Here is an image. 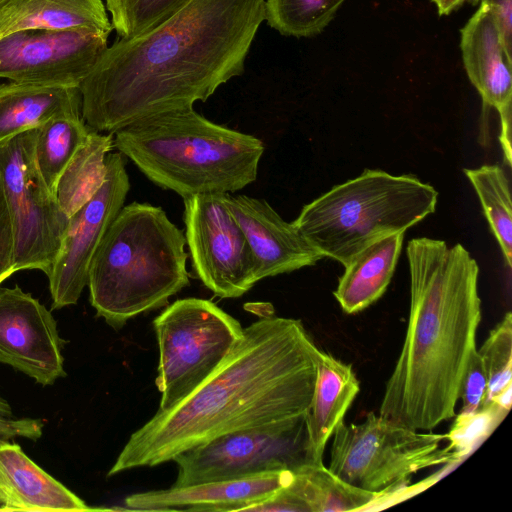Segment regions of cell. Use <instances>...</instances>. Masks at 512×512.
I'll return each mask as SVG.
<instances>
[{
  "label": "cell",
  "mask_w": 512,
  "mask_h": 512,
  "mask_svg": "<svg viewBox=\"0 0 512 512\" xmlns=\"http://www.w3.org/2000/svg\"><path fill=\"white\" fill-rule=\"evenodd\" d=\"M228 194L184 198V236L201 282L220 298H237L257 280L249 245L227 205Z\"/></svg>",
  "instance_id": "8fae6325"
},
{
  "label": "cell",
  "mask_w": 512,
  "mask_h": 512,
  "mask_svg": "<svg viewBox=\"0 0 512 512\" xmlns=\"http://www.w3.org/2000/svg\"><path fill=\"white\" fill-rule=\"evenodd\" d=\"M488 377L483 361L474 350L469 358L462 378L459 399L462 401L461 413L475 412L487 401Z\"/></svg>",
  "instance_id": "4dcf8cb0"
},
{
  "label": "cell",
  "mask_w": 512,
  "mask_h": 512,
  "mask_svg": "<svg viewBox=\"0 0 512 512\" xmlns=\"http://www.w3.org/2000/svg\"><path fill=\"white\" fill-rule=\"evenodd\" d=\"M121 153L107 156V175L97 193L68 222L60 251L48 274L52 308L76 304L88 282L93 255L106 230L124 206L130 188Z\"/></svg>",
  "instance_id": "4fadbf2b"
},
{
  "label": "cell",
  "mask_w": 512,
  "mask_h": 512,
  "mask_svg": "<svg viewBox=\"0 0 512 512\" xmlns=\"http://www.w3.org/2000/svg\"><path fill=\"white\" fill-rule=\"evenodd\" d=\"M478 353L488 377L486 403L512 385V315L507 312L490 332Z\"/></svg>",
  "instance_id": "f1b7e54d"
},
{
  "label": "cell",
  "mask_w": 512,
  "mask_h": 512,
  "mask_svg": "<svg viewBox=\"0 0 512 512\" xmlns=\"http://www.w3.org/2000/svg\"><path fill=\"white\" fill-rule=\"evenodd\" d=\"M319 349L297 319L267 314L187 398L131 434L108 476L155 467L216 437L305 416Z\"/></svg>",
  "instance_id": "7a4b0ae2"
},
{
  "label": "cell",
  "mask_w": 512,
  "mask_h": 512,
  "mask_svg": "<svg viewBox=\"0 0 512 512\" xmlns=\"http://www.w3.org/2000/svg\"><path fill=\"white\" fill-rule=\"evenodd\" d=\"M113 147V134L91 129L61 173L55 189L59 207L70 218L101 188L107 175V156Z\"/></svg>",
  "instance_id": "cb8c5ba5"
},
{
  "label": "cell",
  "mask_w": 512,
  "mask_h": 512,
  "mask_svg": "<svg viewBox=\"0 0 512 512\" xmlns=\"http://www.w3.org/2000/svg\"><path fill=\"white\" fill-rule=\"evenodd\" d=\"M14 272L16 271L13 228L0 179V284Z\"/></svg>",
  "instance_id": "d6a6232c"
},
{
  "label": "cell",
  "mask_w": 512,
  "mask_h": 512,
  "mask_svg": "<svg viewBox=\"0 0 512 512\" xmlns=\"http://www.w3.org/2000/svg\"><path fill=\"white\" fill-rule=\"evenodd\" d=\"M410 315L379 414L419 431L456 415L481 321L479 266L457 243L428 237L407 246Z\"/></svg>",
  "instance_id": "3957f363"
},
{
  "label": "cell",
  "mask_w": 512,
  "mask_h": 512,
  "mask_svg": "<svg viewBox=\"0 0 512 512\" xmlns=\"http://www.w3.org/2000/svg\"><path fill=\"white\" fill-rule=\"evenodd\" d=\"M227 205L251 250L257 282L313 266L323 258L294 224L282 219L264 199L229 193Z\"/></svg>",
  "instance_id": "2e32d148"
},
{
  "label": "cell",
  "mask_w": 512,
  "mask_h": 512,
  "mask_svg": "<svg viewBox=\"0 0 512 512\" xmlns=\"http://www.w3.org/2000/svg\"><path fill=\"white\" fill-rule=\"evenodd\" d=\"M359 390L352 366L319 350L313 395L305 418L311 463L323 462L327 441L343 422Z\"/></svg>",
  "instance_id": "ffe728a7"
},
{
  "label": "cell",
  "mask_w": 512,
  "mask_h": 512,
  "mask_svg": "<svg viewBox=\"0 0 512 512\" xmlns=\"http://www.w3.org/2000/svg\"><path fill=\"white\" fill-rule=\"evenodd\" d=\"M113 135L119 153L183 199L243 189L256 180L264 152L259 138L216 124L193 107L143 118Z\"/></svg>",
  "instance_id": "277c9868"
},
{
  "label": "cell",
  "mask_w": 512,
  "mask_h": 512,
  "mask_svg": "<svg viewBox=\"0 0 512 512\" xmlns=\"http://www.w3.org/2000/svg\"><path fill=\"white\" fill-rule=\"evenodd\" d=\"M110 33L31 29L0 37V78L79 87L108 47Z\"/></svg>",
  "instance_id": "7c38bea8"
},
{
  "label": "cell",
  "mask_w": 512,
  "mask_h": 512,
  "mask_svg": "<svg viewBox=\"0 0 512 512\" xmlns=\"http://www.w3.org/2000/svg\"><path fill=\"white\" fill-rule=\"evenodd\" d=\"M333 435L328 468L370 492L397 491L422 469L461 460L439 449L444 434L419 432L374 412L360 424L341 422Z\"/></svg>",
  "instance_id": "52a82bcc"
},
{
  "label": "cell",
  "mask_w": 512,
  "mask_h": 512,
  "mask_svg": "<svg viewBox=\"0 0 512 512\" xmlns=\"http://www.w3.org/2000/svg\"><path fill=\"white\" fill-rule=\"evenodd\" d=\"M346 0H265V21L284 36L320 34Z\"/></svg>",
  "instance_id": "4316f807"
},
{
  "label": "cell",
  "mask_w": 512,
  "mask_h": 512,
  "mask_svg": "<svg viewBox=\"0 0 512 512\" xmlns=\"http://www.w3.org/2000/svg\"><path fill=\"white\" fill-rule=\"evenodd\" d=\"M265 0H189L151 30L120 38L79 85L81 114L97 132L205 102L243 74L265 21Z\"/></svg>",
  "instance_id": "6da1fadb"
},
{
  "label": "cell",
  "mask_w": 512,
  "mask_h": 512,
  "mask_svg": "<svg viewBox=\"0 0 512 512\" xmlns=\"http://www.w3.org/2000/svg\"><path fill=\"white\" fill-rule=\"evenodd\" d=\"M33 462L16 443L0 440V511H95Z\"/></svg>",
  "instance_id": "d6986e66"
},
{
  "label": "cell",
  "mask_w": 512,
  "mask_h": 512,
  "mask_svg": "<svg viewBox=\"0 0 512 512\" xmlns=\"http://www.w3.org/2000/svg\"><path fill=\"white\" fill-rule=\"evenodd\" d=\"M293 477L292 470L209 481L193 485L135 493L124 500L134 511H247L282 487Z\"/></svg>",
  "instance_id": "e0dca14e"
},
{
  "label": "cell",
  "mask_w": 512,
  "mask_h": 512,
  "mask_svg": "<svg viewBox=\"0 0 512 512\" xmlns=\"http://www.w3.org/2000/svg\"><path fill=\"white\" fill-rule=\"evenodd\" d=\"M291 482L247 511H364L384 493L370 492L344 481L322 463H304L292 470Z\"/></svg>",
  "instance_id": "ac0fdd59"
},
{
  "label": "cell",
  "mask_w": 512,
  "mask_h": 512,
  "mask_svg": "<svg viewBox=\"0 0 512 512\" xmlns=\"http://www.w3.org/2000/svg\"><path fill=\"white\" fill-rule=\"evenodd\" d=\"M160 359L156 386L166 411L194 392L225 360L243 328L210 300L173 302L153 322Z\"/></svg>",
  "instance_id": "ba28073f"
},
{
  "label": "cell",
  "mask_w": 512,
  "mask_h": 512,
  "mask_svg": "<svg viewBox=\"0 0 512 512\" xmlns=\"http://www.w3.org/2000/svg\"><path fill=\"white\" fill-rule=\"evenodd\" d=\"M79 87L12 82L0 84V144L38 129L52 118L81 114Z\"/></svg>",
  "instance_id": "44dd1931"
},
{
  "label": "cell",
  "mask_w": 512,
  "mask_h": 512,
  "mask_svg": "<svg viewBox=\"0 0 512 512\" xmlns=\"http://www.w3.org/2000/svg\"><path fill=\"white\" fill-rule=\"evenodd\" d=\"M437 7L438 14L443 15H449L454 10L458 9L461 5H463L465 2H468L470 4H477L479 3V0H431Z\"/></svg>",
  "instance_id": "e575fe53"
},
{
  "label": "cell",
  "mask_w": 512,
  "mask_h": 512,
  "mask_svg": "<svg viewBox=\"0 0 512 512\" xmlns=\"http://www.w3.org/2000/svg\"><path fill=\"white\" fill-rule=\"evenodd\" d=\"M464 173L481 203L489 227L501 249L507 267H512V204L510 182L497 164L466 168Z\"/></svg>",
  "instance_id": "484cf974"
},
{
  "label": "cell",
  "mask_w": 512,
  "mask_h": 512,
  "mask_svg": "<svg viewBox=\"0 0 512 512\" xmlns=\"http://www.w3.org/2000/svg\"><path fill=\"white\" fill-rule=\"evenodd\" d=\"M31 29L113 30L103 0H0V37Z\"/></svg>",
  "instance_id": "7402d4cb"
},
{
  "label": "cell",
  "mask_w": 512,
  "mask_h": 512,
  "mask_svg": "<svg viewBox=\"0 0 512 512\" xmlns=\"http://www.w3.org/2000/svg\"><path fill=\"white\" fill-rule=\"evenodd\" d=\"M36 135L37 129L30 130L0 144V179L13 228L15 271L48 276L69 218L37 168Z\"/></svg>",
  "instance_id": "9c48e42d"
},
{
  "label": "cell",
  "mask_w": 512,
  "mask_h": 512,
  "mask_svg": "<svg viewBox=\"0 0 512 512\" xmlns=\"http://www.w3.org/2000/svg\"><path fill=\"white\" fill-rule=\"evenodd\" d=\"M405 232L381 237L344 266L334 297L347 314L363 311L386 291L401 253Z\"/></svg>",
  "instance_id": "603a6c76"
},
{
  "label": "cell",
  "mask_w": 512,
  "mask_h": 512,
  "mask_svg": "<svg viewBox=\"0 0 512 512\" xmlns=\"http://www.w3.org/2000/svg\"><path fill=\"white\" fill-rule=\"evenodd\" d=\"M183 232L158 206H123L98 245L88 272L90 302L115 329L158 309L189 285Z\"/></svg>",
  "instance_id": "5b68a950"
},
{
  "label": "cell",
  "mask_w": 512,
  "mask_h": 512,
  "mask_svg": "<svg viewBox=\"0 0 512 512\" xmlns=\"http://www.w3.org/2000/svg\"><path fill=\"white\" fill-rule=\"evenodd\" d=\"M43 426L40 419L14 417L8 402L0 397V440L18 437L37 440L42 435Z\"/></svg>",
  "instance_id": "1f68e13d"
},
{
  "label": "cell",
  "mask_w": 512,
  "mask_h": 512,
  "mask_svg": "<svg viewBox=\"0 0 512 512\" xmlns=\"http://www.w3.org/2000/svg\"><path fill=\"white\" fill-rule=\"evenodd\" d=\"M90 131L82 114L58 116L37 129L34 147L36 165L54 196L61 173L84 144Z\"/></svg>",
  "instance_id": "d4e9b609"
},
{
  "label": "cell",
  "mask_w": 512,
  "mask_h": 512,
  "mask_svg": "<svg viewBox=\"0 0 512 512\" xmlns=\"http://www.w3.org/2000/svg\"><path fill=\"white\" fill-rule=\"evenodd\" d=\"M437 200L415 176L366 169L306 204L292 223L323 258L346 266L373 241L424 220Z\"/></svg>",
  "instance_id": "8992f818"
},
{
  "label": "cell",
  "mask_w": 512,
  "mask_h": 512,
  "mask_svg": "<svg viewBox=\"0 0 512 512\" xmlns=\"http://www.w3.org/2000/svg\"><path fill=\"white\" fill-rule=\"evenodd\" d=\"M464 68L480 94L483 107L497 110L499 142L504 163L511 166L512 60L507 56L496 22L489 9L480 7L461 29Z\"/></svg>",
  "instance_id": "9a60e30c"
},
{
  "label": "cell",
  "mask_w": 512,
  "mask_h": 512,
  "mask_svg": "<svg viewBox=\"0 0 512 512\" xmlns=\"http://www.w3.org/2000/svg\"><path fill=\"white\" fill-rule=\"evenodd\" d=\"M63 340L51 312L19 286H0V363L51 385L65 377Z\"/></svg>",
  "instance_id": "5bb4252c"
},
{
  "label": "cell",
  "mask_w": 512,
  "mask_h": 512,
  "mask_svg": "<svg viewBox=\"0 0 512 512\" xmlns=\"http://www.w3.org/2000/svg\"><path fill=\"white\" fill-rule=\"evenodd\" d=\"M508 411L489 401L471 413H459L450 430L444 434L449 441L447 450L462 460L504 419Z\"/></svg>",
  "instance_id": "f546056e"
},
{
  "label": "cell",
  "mask_w": 512,
  "mask_h": 512,
  "mask_svg": "<svg viewBox=\"0 0 512 512\" xmlns=\"http://www.w3.org/2000/svg\"><path fill=\"white\" fill-rule=\"evenodd\" d=\"M491 12L507 56L512 60V0H479Z\"/></svg>",
  "instance_id": "836d02e7"
},
{
  "label": "cell",
  "mask_w": 512,
  "mask_h": 512,
  "mask_svg": "<svg viewBox=\"0 0 512 512\" xmlns=\"http://www.w3.org/2000/svg\"><path fill=\"white\" fill-rule=\"evenodd\" d=\"M512 385L507 386L505 389L496 394L489 401L496 404L498 407L509 411L512 403ZM488 401V402H489Z\"/></svg>",
  "instance_id": "d590c367"
},
{
  "label": "cell",
  "mask_w": 512,
  "mask_h": 512,
  "mask_svg": "<svg viewBox=\"0 0 512 512\" xmlns=\"http://www.w3.org/2000/svg\"><path fill=\"white\" fill-rule=\"evenodd\" d=\"M305 416L216 437L177 455L172 486L243 478L309 463Z\"/></svg>",
  "instance_id": "30bf717a"
},
{
  "label": "cell",
  "mask_w": 512,
  "mask_h": 512,
  "mask_svg": "<svg viewBox=\"0 0 512 512\" xmlns=\"http://www.w3.org/2000/svg\"><path fill=\"white\" fill-rule=\"evenodd\" d=\"M189 0H104L113 30L119 38H133L143 34Z\"/></svg>",
  "instance_id": "83f0119b"
}]
</instances>
